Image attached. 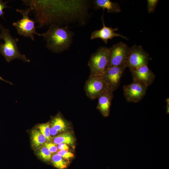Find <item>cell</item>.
Wrapping results in <instances>:
<instances>
[{"instance_id": "1", "label": "cell", "mask_w": 169, "mask_h": 169, "mask_svg": "<svg viewBox=\"0 0 169 169\" xmlns=\"http://www.w3.org/2000/svg\"><path fill=\"white\" fill-rule=\"evenodd\" d=\"M35 14V21L41 28L48 25L81 20L86 15V1L23 0Z\"/></svg>"}, {"instance_id": "2", "label": "cell", "mask_w": 169, "mask_h": 169, "mask_svg": "<svg viewBox=\"0 0 169 169\" xmlns=\"http://www.w3.org/2000/svg\"><path fill=\"white\" fill-rule=\"evenodd\" d=\"M74 34L67 26L52 24L46 32L42 33V36L46 42V47L52 52L59 53L69 49Z\"/></svg>"}, {"instance_id": "3", "label": "cell", "mask_w": 169, "mask_h": 169, "mask_svg": "<svg viewBox=\"0 0 169 169\" xmlns=\"http://www.w3.org/2000/svg\"><path fill=\"white\" fill-rule=\"evenodd\" d=\"M0 39L4 43L0 44V53L4 56L6 61L10 62L12 60L18 59L25 62H30L26 56L20 53L17 45L18 41L17 38H13L10 34L9 30L5 28L0 23Z\"/></svg>"}, {"instance_id": "4", "label": "cell", "mask_w": 169, "mask_h": 169, "mask_svg": "<svg viewBox=\"0 0 169 169\" xmlns=\"http://www.w3.org/2000/svg\"><path fill=\"white\" fill-rule=\"evenodd\" d=\"M109 54V48L101 46L91 54L88 63L89 76L103 75L108 67Z\"/></svg>"}, {"instance_id": "5", "label": "cell", "mask_w": 169, "mask_h": 169, "mask_svg": "<svg viewBox=\"0 0 169 169\" xmlns=\"http://www.w3.org/2000/svg\"><path fill=\"white\" fill-rule=\"evenodd\" d=\"M16 11L20 13L23 16L21 19L13 23L18 34L25 37H29L33 41L34 40V34L42 36V34L38 33L36 31L37 27L35 25L36 22L34 19L30 18L29 17L28 14L31 11L29 8L24 9H17Z\"/></svg>"}, {"instance_id": "6", "label": "cell", "mask_w": 169, "mask_h": 169, "mask_svg": "<svg viewBox=\"0 0 169 169\" xmlns=\"http://www.w3.org/2000/svg\"><path fill=\"white\" fill-rule=\"evenodd\" d=\"M151 58L141 45L135 44L130 48L126 64L130 69L147 65Z\"/></svg>"}, {"instance_id": "7", "label": "cell", "mask_w": 169, "mask_h": 169, "mask_svg": "<svg viewBox=\"0 0 169 169\" xmlns=\"http://www.w3.org/2000/svg\"><path fill=\"white\" fill-rule=\"evenodd\" d=\"M109 48L108 67L126 65L130 47L126 44L120 42Z\"/></svg>"}, {"instance_id": "8", "label": "cell", "mask_w": 169, "mask_h": 169, "mask_svg": "<svg viewBox=\"0 0 169 169\" xmlns=\"http://www.w3.org/2000/svg\"><path fill=\"white\" fill-rule=\"evenodd\" d=\"M126 65L108 67L102 76L106 88L114 92L118 88Z\"/></svg>"}, {"instance_id": "9", "label": "cell", "mask_w": 169, "mask_h": 169, "mask_svg": "<svg viewBox=\"0 0 169 169\" xmlns=\"http://www.w3.org/2000/svg\"><path fill=\"white\" fill-rule=\"evenodd\" d=\"M106 89L102 76H89L84 86L87 96L91 100L98 98Z\"/></svg>"}, {"instance_id": "10", "label": "cell", "mask_w": 169, "mask_h": 169, "mask_svg": "<svg viewBox=\"0 0 169 169\" xmlns=\"http://www.w3.org/2000/svg\"><path fill=\"white\" fill-rule=\"evenodd\" d=\"M147 87L140 82L133 81L123 87L124 95L128 102L137 103L146 95Z\"/></svg>"}, {"instance_id": "11", "label": "cell", "mask_w": 169, "mask_h": 169, "mask_svg": "<svg viewBox=\"0 0 169 169\" xmlns=\"http://www.w3.org/2000/svg\"><path fill=\"white\" fill-rule=\"evenodd\" d=\"M130 70L133 81L141 83L147 87L152 84L156 77L147 65H142Z\"/></svg>"}, {"instance_id": "12", "label": "cell", "mask_w": 169, "mask_h": 169, "mask_svg": "<svg viewBox=\"0 0 169 169\" xmlns=\"http://www.w3.org/2000/svg\"><path fill=\"white\" fill-rule=\"evenodd\" d=\"M103 23V27L99 30L94 31L91 33L90 39L93 40L96 38H100L102 40L105 44H107L109 39H111L117 37H120L125 39L127 38L121 34L116 33L118 28H113L111 27L106 26L104 22L103 14L102 17Z\"/></svg>"}, {"instance_id": "13", "label": "cell", "mask_w": 169, "mask_h": 169, "mask_svg": "<svg viewBox=\"0 0 169 169\" xmlns=\"http://www.w3.org/2000/svg\"><path fill=\"white\" fill-rule=\"evenodd\" d=\"M113 97V92L106 89L98 98L97 108L105 117L109 115Z\"/></svg>"}, {"instance_id": "14", "label": "cell", "mask_w": 169, "mask_h": 169, "mask_svg": "<svg viewBox=\"0 0 169 169\" xmlns=\"http://www.w3.org/2000/svg\"><path fill=\"white\" fill-rule=\"evenodd\" d=\"M92 2L94 8L95 10L106 9L108 13H119L121 11L118 3L110 0H94Z\"/></svg>"}, {"instance_id": "15", "label": "cell", "mask_w": 169, "mask_h": 169, "mask_svg": "<svg viewBox=\"0 0 169 169\" xmlns=\"http://www.w3.org/2000/svg\"><path fill=\"white\" fill-rule=\"evenodd\" d=\"M32 144L35 147H38L44 144L46 141L45 136L40 131L33 130L31 132Z\"/></svg>"}, {"instance_id": "16", "label": "cell", "mask_w": 169, "mask_h": 169, "mask_svg": "<svg viewBox=\"0 0 169 169\" xmlns=\"http://www.w3.org/2000/svg\"><path fill=\"white\" fill-rule=\"evenodd\" d=\"M53 141L55 145L64 143L67 145H72L74 142V139L71 134L65 133L54 137Z\"/></svg>"}, {"instance_id": "17", "label": "cell", "mask_w": 169, "mask_h": 169, "mask_svg": "<svg viewBox=\"0 0 169 169\" xmlns=\"http://www.w3.org/2000/svg\"><path fill=\"white\" fill-rule=\"evenodd\" d=\"M50 126L53 127L58 132H60L64 131L66 129L67 124L62 117L60 115H58L52 119L50 124Z\"/></svg>"}, {"instance_id": "18", "label": "cell", "mask_w": 169, "mask_h": 169, "mask_svg": "<svg viewBox=\"0 0 169 169\" xmlns=\"http://www.w3.org/2000/svg\"><path fill=\"white\" fill-rule=\"evenodd\" d=\"M53 165L59 169H64L69 165V162L64 160L61 156L58 154H54L51 158Z\"/></svg>"}, {"instance_id": "19", "label": "cell", "mask_w": 169, "mask_h": 169, "mask_svg": "<svg viewBox=\"0 0 169 169\" xmlns=\"http://www.w3.org/2000/svg\"><path fill=\"white\" fill-rule=\"evenodd\" d=\"M38 127L40 132L45 136L48 141H50L51 136L50 133V124L49 122L38 125Z\"/></svg>"}, {"instance_id": "20", "label": "cell", "mask_w": 169, "mask_h": 169, "mask_svg": "<svg viewBox=\"0 0 169 169\" xmlns=\"http://www.w3.org/2000/svg\"><path fill=\"white\" fill-rule=\"evenodd\" d=\"M38 155L42 160L46 162L49 161L51 159V153L45 146L40 149L38 153Z\"/></svg>"}, {"instance_id": "21", "label": "cell", "mask_w": 169, "mask_h": 169, "mask_svg": "<svg viewBox=\"0 0 169 169\" xmlns=\"http://www.w3.org/2000/svg\"><path fill=\"white\" fill-rule=\"evenodd\" d=\"M159 2L158 0H147V10L148 13L150 14L155 12L156 7Z\"/></svg>"}, {"instance_id": "22", "label": "cell", "mask_w": 169, "mask_h": 169, "mask_svg": "<svg viewBox=\"0 0 169 169\" xmlns=\"http://www.w3.org/2000/svg\"><path fill=\"white\" fill-rule=\"evenodd\" d=\"M57 154L66 160H69L74 156V154L73 153L67 150H60L57 152Z\"/></svg>"}, {"instance_id": "23", "label": "cell", "mask_w": 169, "mask_h": 169, "mask_svg": "<svg viewBox=\"0 0 169 169\" xmlns=\"http://www.w3.org/2000/svg\"><path fill=\"white\" fill-rule=\"evenodd\" d=\"M44 145L51 153L56 152L58 151L57 147L54 143H46Z\"/></svg>"}, {"instance_id": "24", "label": "cell", "mask_w": 169, "mask_h": 169, "mask_svg": "<svg viewBox=\"0 0 169 169\" xmlns=\"http://www.w3.org/2000/svg\"><path fill=\"white\" fill-rule=\"evenodd\" d=\"M8 2V1L3 2L2 0H0V16L3 18V15L4 14L3 9L6 8H9L6 5Z\"/></svg>"}, {"instance_id": "25", "label": "cell", "mask_w": 169, "mask_h": 169, "mask_svg": "<svg viewBox=\"0 0 169 169\" xmlns=\"http://www.w3.org/2000/svg\"><path fill=\"white\" fill-rule=\"evenodd\" d=\"M58 149L60 150H68L69 147L67 144L64 143H61L58 144L57 146Z\"/></svg>"}, {"instance_id": "26", "label": "cell", "mask_w": 169, "mask_h": 169, "mask_svg": "<svg viewBox=\"0 0 169 169\" xmlns=\"http://www.w3.org/2000/svg\"><path fill=\"white\" fill-rule=\"evenodd\" d=\"M59 132L52 127L50 126V136H54L56 135Z\"/></svg>"}, {"instance_id": "27", "label": "cell", "mask_w": 169, "mask_h": 169, "mask_svg": "<svg viewBox=\"0 0 169 169\" xmlns=\"http://www.w3.org/2000/svg\"><path fill=\"white\" fill-rule=\"evenodd\" d=\"M166 113L167 114L169 113V99L168 98H167L166 100Z\"/></svg>"}, {"instance_id": "28", "label": "cell", "mask_w": 169, "mask_h": 169, "mask_svg": "<svg viewBox=\"0 0 169 169\" xmlns=\"http://www.w3.org/2000/svg\"><path fill=\"white\" fill-rule=\"evenodd\" d=\"M0 80H2V81H5V82H6L7 83H8L11 84H13L11 83V82H9V81H7L5 80L4 79H3V78L1 76H0Z\"/></svg>"}]
</instances>
